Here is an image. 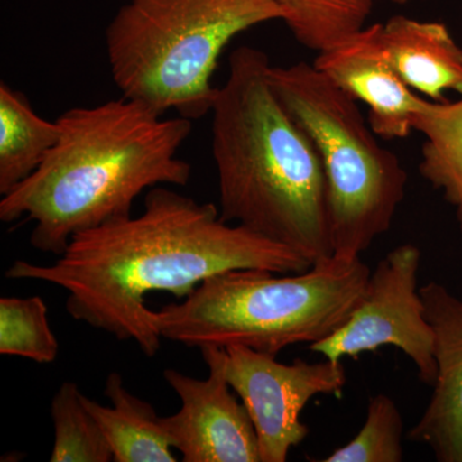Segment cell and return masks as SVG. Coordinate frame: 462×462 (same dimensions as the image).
<instances>
[{
	"label": "cell",
	"instance_id": "obj_20",
	"mask_svg": "<svg viewBox=\"0 0 462 462\" xmlns=\"http://www.w3.org/2000/svg\"><path fill=\"white\" fill-rule=\"evenodd\" d=\"M383 2L394 3V5H407V3L412 2V0H383Z\"/></svg>",
	"mask_w": 462,
	"mask_h": 462
},
{
	"label": "cell",
	"instance_id": "obj_8",
	"mask_svg": "<svg viewBox=\"0 0 462 462\" xmlns=\"http://www.w3.org/2000/svg\"><path fill=\"white\" fill-rule=\"evenodd\" d=\"M225 349L227 382L256 428L261 462L287 461L289 451L309 436V428L300 420L309 401L319 394H339L346 387L342 361L297 358L282 364L276 356L248 346Z\"/></svg>",
	"mask_w": 462,
	"mask_h": 462
},
{
	"label": "cell",
	"instance_id": "obj_7",
	"mask_svg": "<svg viewBox=\"0 0 462 462\" xmlns=\"http://www.w3.org/2000/svg\"><path fill=\"white\" fill-rule=\"evenodd\" d=\"M421 252L413 245L392 249L370 275L360 305L343 327L309 348L327 360L342 361L393 346L411 358L419 378L437 379L434 331L418 287Z\"/></svg>",
	"mask_w": 462,
	"mask_h": 462
},
{
	"label": "cell",
	"instance_id": "obj_19",
	"mask_svg": "<svg viewBox=\"0 0 462 462\" xmlns=\"http://www.w3.org/2000/svg\"><path fill=\"white\" fill-rule=\"evenodd\" d=\"M403 421L397 404L387 394H376L367 407L366 421L346 446L322 462H401Z\"/></svg>",
	"mask_w": 462,
	"mask_h": 462
},
{
	"label": "cell",
	"instance_id": "obj_11",
	"mask_svg": "<svg viewBox=\"0 0 462 462\" xmlns=\"http://www.w3.org/2000/svg\"><path fill=\"white\" fill-rule=\"evenodd\" d=\"M420 294L434 331L437 379L409 438L430 447L437 461L462 462V300L437 282Z\"/></svg>",
	"mask_w": 462,
	"mask_h": 462
},
{
	"label": "cell",
	"instance_id": "obj_6",
	"mask_svg": "<svg viewBox=\"0 0 462 462\" xmlns=\"http://www.w3.org/2000/svg\"><path fill=\"white\" fill-rule=\"evenodd\" d=\"M270 81L321 158L333 257L357 260L391 229L406 194V170L380 144L357 100L314 65L272 66Z\"/></svg>",
	"mask_w": 462,
	"mask_h": 462
},
{
	"label": "cell",
	"instance_id": "obj_14",
	"mask_svg": "<svg viewBox=\"0 0 462 462\" xmlns=\"http://www.w3.org/2000/svg\"><path fill=\"white\" fill-rule=\"evenodd\" d=\"M57 121L44 120L25 94L0 83V194L5 196L44 162L60 139Z\"/></svg>",
	"mask_w": 462,
	"mask_h": 462
},
{
	"label": "cell",
	"instance_id": "obj_1",
	"mask_svg": "<svg viewBox=\"0 0 462 462\" xmlns=\"http://www.w3.org/2000/svg\"><path fill=\"white\" fill-rule=\"evenodd\" d=\"M311 267L293 249L226 223L214 203L158 185L148 190L142 215L76 234L54 263L17 260L5 275L65 289L72 319L134 340L153 357L162 337L145 306L148 293L187 298L205 279L229 270L298 273Z\"/></svg>",
	"mask_w": 462,
	"mask_h": 462
},
{
	"label": "cell",
	"instance_id": "obj_3",
	"mask_svg": "<svg viewBox=\"0 0 462 462\" xmlns=\"http://www.w3.org/2000/svg\"><path fill=\"white\" fill-rule=\"evenodd\" d=\"M269 57L239 47L212 106L221 218L293 249L333 257L327 176L318 149L270 81Z\"/></svg>",
	"mask_w": 462,
	"mask_h": 462
},
{
	"label": "cell",
	"instance_id": "obj_13",
	"mask_svg": "<svg viewBox=\"0 0 462 462\" xmlns=\"http://www.w3.org/2000/svg\"><path fill=\"white\" fill-rule=\"evenodd\" d=\"M106 397L112 406L84 396L88 411L98 422L116 462H175L172 447L151 403L125 388L123 376L111 373L106 380Z\"/></svg>",
	"mask_w": 462,
	"mask_h": 462
},
{
	"label": "cell",
	"instance_id": "obj_9",
	"mask_svg": "<svg viewBox=\"0 0 462 462\" xmlns=\"http://www.w3.org/2000/svg\"><path fill=\"white\" fill-rule=\"evenodd\" d=\"M199 349L208 367L207 379L173 369L163 372L181 401L178 412L161 416L170 446L180 452L184 462H261L254 421L245 403L230 392L226 349Z\"/></svg>",
	"mask_w": 462,
	"mask_h": 462
},
{
	"label": "cell",
	"instance_id": "obj_16",
	"mask_svg": "<svg viewBox=\"0 0 462 462\" xmlns=\"http://www.w3.org/2000/svg\"><path fill=\"white\" fill-rule=\"evenodd\" d=\"M282 23L305 48L322 51L366 26L374 0H275Z\"/></svg>",
	"mask_w": 462,
	"mask_h": 462
},
{
	"label": "cell",
	"instance_id": "obj_12",
	"mask_svg": "<svg viewBox=\"0 0 462 462\" xmlns=\"http://www.w3.org/2000/svg\"><path fill=\"white\" fill-rule=\"evenodd\" d=\"M380 38L412 90L431 100H443L446 91L462 94V48L445 23L394 16L382 23Z\"/></svg>",
	"mask_w": 462,
	"mask_h": 462
},
{
	"label": "cell",
	"instance_id": "obj_15",
	"mask_svg": "<svg viewBox=\"0 0 462 462\" xmlns=\"http://www.w3.org/2000/svg\"><path fill=\"white\" fill-rule=\"evenodd\" d=\"M412 129L424 135L419 170L454 206L462 233V98L457 102L421 98Z\"/></svg>",
	"mask_w": 462,
	"mask_h": 462
},
{
	"label": "cell",
	"instance_id": "obj_10",
	"mask_svg": "<svg viewBox=\"0 0 462 462\" xmlns=\"http://www.w3.org/2000/svg\"><path fill=\"white\" fill-rule=\"evenodd\" d=\"M380 26H365L319 51L314 66L369 107V124L379 138L394 141L413 132L411 118L421 97L413 93L392 65L380 38Z\"/></svg>",
	"mask_w": 462,
	"mask_h": 462
},
{
	"label": "cell",
	"instance_id": "obj_5",
	"mask_svg": "<svg viewBox=\"0 0 462 462\" xmlns=\"http://www.w3.org/2000/svg\"><path fill=\"white\" fill-rule=\"evenodd\" d=\"M275 0H129L106 30L109 69L125 98L158 114H211L218 58L236 35L282 21Z\"/></svg>",
	"mask_w": 462,
	"mask_h": 462
},
{
	"label": "cell",
	"instance_id": "obj_4",
	"mask_svg": "<svg viewBox=\"0 0 462 462\" xmlns=\"http://www.w3.org/2000/svg\"><path fill=\"white\" fill-rule=\"evenodd\" d=\"M369 267L331 257L298 273L236 269L205 279L181 303L153 311L162 339L190 348L245 346L276 356L320 342L348 321L363 300Z\"/></svg>",
	"mask_w": 462,
	"mask_h": 462
},
{
	"label": "cell",
	"instance_id": "obj_2",
	"mask_svg": "<svg viewBox=\"0 0 462 462\" xmlns=\"http://www.w3.org/2000/svg\"><path fill=\"white\" fill-rule=\"evenodd\" d=\"M57 124L44 162L0 200L3 223H35L30 243L42 254L60 256L76 234L130 217L144 190L190 181L191 166L178 157L189 118H165L123 97L69 109Z\"/></svg>",
	"mask_w": 462,
	"mask_h": 462
},
{
	"label": "cell",
	"instance_id": "obj_18",
	"mask_svg": "<svg viewBox=\"0 0 462 462\" xmlns=\"http://www.w3.org/2000/svg\"><path fill=\"white\" fill-rule=\"evenodd\" d=\"M0 354L42 365L57 360L60 343L42 297L0 298Z\"/></svg>",
	"mask_w": 462,
	"mask_h": 462
},
{
	"label": "cell",
	"instance_id": "obj_17",
	"mask_svg": "<svg viewBox=\"0 0 462 462\" xmlns=\"http://www.w3.org/2000/svg\"><path fill=\"white\" fill-rule=\"evenodd\" d=\"M51 415L54 428L51 462L114 461L107 440L85 407L78 384L65 382L58 388Z\"/></svg>",
	"mask_w": 462,
	"mask_h": 462
}]
</instances>
